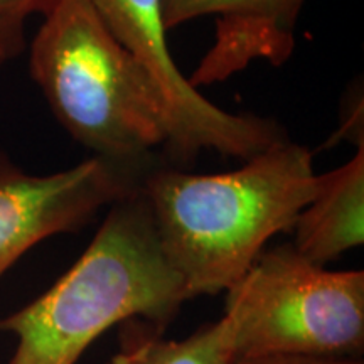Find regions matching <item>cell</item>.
I'll use <instances>...</instances> for the list:
<instances>
[{
  "label": "cell",
  "mask_w": 364,
  "mask_h": 364,
  "mask_svg": "<svg viewBox=\"0 0 364 364\" xmlns=\"http://www.w3.org/2000/svg\"><path fill=\"white\" fill-rule=\"evenodd\" d=\"M24 46V24L0 21V68L21 54Z\"/></svg>",
  "instance_id": "11"
},
{
  "label": "cell",
  "mask_w": 364,
  "mask_h": 364,
  "mask_svg": "<svg viewBox=\"0 0 364 364\" xmlns=\"http://www.w3.org/2000/svg\"><path fill=\"white\" fill-rule=\"evenodd\" d=\"M140 181L98 157L56 174L31 176L0 152V279L41 241L78 231Z\"/></svg>",
  "instance_id": "5"
},
{
  "label": "cell",
  "mask_w": 364,
  "mask_h": 364,
  "mask_svg": "<svg viewBox=\"0 0 364 364\" xmlns=\"http://www.w3.org/2000/svg\"><path fill=\"white\" fill-rule=\"evenodd\" d=\"M59 0H0V21L26 24L29 16H46Z\"/></svg>",
  "instance_id": "10"
},
{
  "label": "cell",
  "mask_w": 364,
  "mask_h": 364,
  "mask_svg": "<svg viewBox=\"0 0 364 364\" xmlns=\"http://www.w3.org/2000/svg\"><path fill=\"white\" fill-rule=\"evenodd\" d=\"M294 248L326 267L364 241V145L351 161L317 176L312 201L294 225Z\"/></svg>",
  "instance_id": "7"
},
{
  "label": "cell",
  "mask_w": 364,
  "mask_h": 364,
  "mask_svg": "<svg viewBox=\"0 0 364 364\" xmlns=\"http://www.w3.org/2000/svg\"><path fill=\"white\" fill-rule=\"evenodd\" d=\"M225 294L236 358L363 353V270H327L287 243L263 250Z\"/></svg>",
  "instance_id": "4"
},
{
  "label": "cell",
  "mask_w": 364,
  "mask_h": 364,
  "mask_svg": "<svg viewBox=\"0 0 364 364\" xmlns=\"http://www.w3.org/2000/svg\"><path fill=\"white\" fill-rule=\"evenodd\" d=\"M317 176L311 150L287 139L223 174L149 171L140 191L193 299L228 292L268 240L292 230Z\"/></svg>",
  "instance_id": "1"
},
{
  "label": "cell",
  "mask_w": 364,
  "mask_h": 364,
  "mask_svg": "<svg viewBox=\"0 0 364 364\" xmlns=\"http://www.w3.org/2000/svg\"><path fill=\"white\" fill-rule=\"evenodd\" d=\"M162 327L134 318L125 322L118 353L108 364H233V331L225 317L186 339L162 338Z\"/></svg>",
  "instance_id": "8"
},
{
  "label": "cell",
  "mask_w": 364,
  "mask_h": 364,
  "mask_svg": "<svg viewBox=\"0 0 364 364\" xmlns=\"http://www.w3.org/2000/svg\"><path fill=\"white\" fill-rule=\"evenodd\" d=\"M233 364H364L354 356H314V354H263L236 358Z\"/></svg>",
  "instance_id": "9"
},
{
  "label": "cell",
  "mask_w": 364,
  "mask_h": 364,
  "mask_svg": "<svg viewBox=\"0 0 364 364\" xmlns=\"http://www.w3.org/2000/svg\"><path fill=\"white\" fill-rule=\"evenodd\" d=\"M306 0H162L166 29L216 17L215 44L189 76L199 86L228 80L257 59L280 66L292 56L295 26Z\"/></svg>",
  "instance_id": "6"
},
{
  "label": "cell",
  "mask_w": 364,
  "mask_h": 364,
  "mask_svg": "<svg viewBox=\"0 0 364 364\" xmlns=\"http://www.w3.org/2000/svg\"><path fill=\"white\" fill-rule=\"evenodd\" d=\"M29 70L76 142L144 177L169 122L159 90L90 0H59L31 44Z\"/></svg>",
  "instance_id": "3"
},
{
  "label": "cell",
  "mask_w": 364,
  "mask_h": 364,
  "mask_svg": "<svg viewBox=\"0 0 364 364\" xmlns=\"http://www.w3.org/2000/svg\"><path fill=\"white\" fill-rule=\"evenodd\" d=\"M140 191L118 199L78 262L51 289L0 318L17 339L7 364H76L103 332L140 318L166 327L189 300Z\"/></svg>",
  "instance_id": "2"
}]
</instances>
